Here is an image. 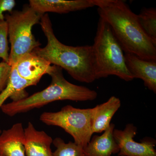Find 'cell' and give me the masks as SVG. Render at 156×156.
<instances>
[{
	"label": "cell",
	"mask_w": 156,
	"mask_h": 156,
	"mask_svg": "<svg viewBox=\"0 0 156 156\" xmlns=\"http://www.w3.org/2000/svg\"><path fill=\"white\" fill-rule=\"evenodd\" d=\"M99 17L106 21L125 53L156 60V46L144 33L137 15L122 0H93Z\"/></svg>",
	"instance_id": "obj_1"
},
{
	"label": "cell",
	"mask_w": 156,
	"mask_h": 156,
	"mask_svg": "<svg viewBox=\"0 0 156 156\" xmlns=\"http://www.w3.org/2000/svg\"><path fill=\"white\" fill-rule=\"evenodd\" d=\"M40 24L48 42L44 48H36L33 53L44 58L51 65L65 70L76 80L87 83L95 81L92 46L73 47L59 41L54 34L47 13L42 15Z\"/></svg>",
	"instance_id": "obj_2"
},
{
	"label": "cell",
	"mask_w": 156,
	"mask_h": 156,
	"mask_svg": "<svg viewBox=\"0 0 156 156\" xmlns=\"http://www.w3.org/2000/svg\"><path fill=\"white\" fill-rule=\"evenodd\" d=\"M62 70L58 66L51 65L48 73L51 82L47 88L21 100L4 104L1 110L5 114L13 117L57 101H85L97 98V93L95 90L67 81Z\"/></svg>",
	"instance_id": "obj_3"
},
{
	"label": "cell",
	"mask_w": 156,
	"mask_h": 156,
	"mask_svg": "<svg viewBox=\"0 0 156 156\" xmlns=\"http://www.w3.org/2000/svg\"><path fill=\"white\" fill-rule=\"evenodd\" d=\"M92 50L95 80L110 76L126 82L134 80L126 66L121 45L108 23L100 17Z\"/></svg>",
	"instance_id": "obj_4"
},
{
	"label": "cell",
	"mask_w": 156,
	"mask_h": 156,
	"mask_svg": "<svg viewBox=\"0 0 156 156\" xmlns=\"http://www.w3.org/2000/svg\"><path fill=\"white\" fill-rule=\"evenodd\" d=\"M43 15L26 5L21 11H13L5 16L11 44L8 62L10 66H14L22 56L41 46L33 34L32 28L40 23Z\"/></svg>",
	"instance_id": "obj_5"
},
{
	"label": "cell",
	"mask_w": 156,
	"mask_h": 156,
	"mask_svg": "<svg viewBox=\"0 0 156 156\" xmlns=\"http://www.w3.org/2000/svg\"><path fill=\"white\" fill-rule=\"evenodd\" d=\"M92 115V108H76L67 105L58 112L42 113L40 120L45 125L62 128L72 136L74 142L85 148L93 134Z\"/></svg>",
	"instance_id": "obj_6"
},
{
	"label": "cell",
	"mask_w": 156,
	"mask_h": 156,
	"mask_svg": "<svg viewBox=\"0 0 156 156\" xmlns=\"http://www.w3.org/2000/svg\"><path fill=\"white\" fill-rule=\"evenodd\" d=\"M137 128L133 124H127L124 130H114V137L119 147V156H156V141L147 137L141 142H136L134 137Z\"/></svg>",
	"instance_id": "obj_7"
},
{
	"label": "cell",
	"mask_w": 156,
	"mask_h": 156,
	"mask_svg": "<svg viewBox=\"0 0 156 156\" xmlns=\"http://www.w3.org/2000/svg\"><path fill=\"white\" fill-rule=\"evenodd\" d=\"M126 66L133 79H139L150 90L156 93V61L147 60L125 53Z\"/></svg>",
	"instance_id": "obj_8"
},
{
	"label": "cell",
	"mask_w": 156,
	"mask_h": 156,
	"mask_svg": "<svg viewBox=\"0 0 156 156\" xmlns=\"http://www.w3.org/2000/svg\"><path fill=\"white\" fill-rule=\"evenodd\" d=\"M32 9L40 14H66L94 7L93 0H30Z\"/></svg>",
	"instance_id": "obj_9"
},
{
	"label": "cell",
	"mask_w": 156,
	"mask_h": 156,
	"mask_svg": "<svg viewBox=\"0 0 156 156\" xmlns=\"http://www.w3.org/2000/svg\"><path fill=\"white\" fill-rule=\"evenodd\" d=\"M53 140L45 131L37 130L29 122L24 128L26 156H53L51 146Z\"/></svg>",
	"instance_id": "obj_10"
},
{
	"label": "cell",
	"mask_w": 156,
	"mask_h": 156,
	"mask_svg": "<svg viewBox=\"0 0 156 156\" xmlns=\"http://www.w3.org/2000/svg\"><path fill=\"white\" fill-rule=\"evenodd\" d=\"M51 65L34 53L22 56L14 66L21 77L37 84L42 76L48 74Z\"/></svg>",
	"instance_id": "obj_11"
},
{
	"label": "cell",
	"mask_w": 156,
	"mask_h": 156,
	"mask_svg": "<svg viewBox=\"0 0 156 156\" xmlns=\"http://www.w3.org/2000/svg\"><path fill=\"white\" fill-rule=\"evenodd\" d=\"M24 140L22 123L14 124L0 133V151L5 156H26Z\"/></svg>",
	"instance_id": "obj_12"
},
{
	"label": "cell",
	"mask_w": 156,
	"mask_h": 156,
	"mask_svg": "<svg viewBox=\"0 0 156 156\" xmlns=\"http://www.w3.org/2000/svg\"><path fill=\"white\" fill-rule=\"evenodd\" d=\"M115 127L114 124L111 123L103 134L92 136L84 148L85 153L88 156H112L119 153V147L113 135Z\"/></svg>",
	"instance_id": "obj_13"
},
{
	"label": "cell",
	"mask_w": 156,
	"mask_h": 156,
	"mask_svg": "<svg viewBox=\"0 0 156 156\" xmlns=\"http://www.w3.org/2000/svg\"><path fill=\"white\" fill-rule=\"evenodd\" d=\"M121 105V101L119 98L112 96L106 102L98 105L92 108L93 134L101 133L108 128L112 119Z\"/></svg>",
	"instance_id": "obj_14"
},
{
	"label": "cell",
	"mask_w": 156,
	"mask_h": 156,
	"mask_svg": "<svg viewBox=\"0 0 156 156\" xmlns=\"http://www.w3.org/2000/svg\"><path fill=\"white\" fill-rule=\"evenodd\" d=\"M37 84L21 77L17 73L15 66H11V70L8 84L0 94V109L8 98L16 101L28 96L25 89Z\"/></svg>",
	"instance_id": "obj_15"
},
{
	"label": "cell",
	"mask_w": 156,
	"mask_h": 156,
	"mask_svg": "<svg viewBox=\"0 0 156 156\" xmlns=\"http://www.w3.org/2000/svg\"><path fill=\"white\" fill-rule=\"evenodd\" d=\"M137 17L143 30L156 46V9L144 8L137 15Z\"/></svg>",
	"instance_id": "obj_16"
},
{
	"label": "cell",
	"mask_w": 156,
	"mask_h": 156,
	"mask_svg": "<svg viewBox=\"0 0 156 156\" xmlns=\"http://www.w3.org/2000/svg\"><path fill=\"white\" fill-rule=\"evenodd\" d=\"M53 144L56 148L53 156H88L84 148L75 143L69 141L66 143L60 137H56L53 140Z\"/></svg>",
	"instance_id": "obj_17"
},
{
	"label": "cell",
	"mask_w": 156,
	"mask_h": 156,
	"mask_svg": "<svg viewBox=\"0 0 156 156\" xmlns=\"http://www.w3.org/2000/svg\"><path fill=\"white\" fill-rule=\"evenodd\" d=\"M9 51L8 24L5 19L0 20V58L8 63Z\"/></svg>",
	"instance_id": "obj_18"
},
{
	"label": "cell",
	"mask_w": 156,
	"mask_h": 156,
	"mask_svg": "<svg viewBox=\"0 0 156 156\" xmlns=\"http://www.w3.org/2000/svg\"><path fill=\"white\" fill-rule=\"evenodd\" d=\"M11 66L5 62H0V94L8 84L11 73Z\"/></svg>",
	"instance_id": "obj_19"
},
{
	"label": "cell",
	"mask_w": 156,
	"mask_h": 156,
	"mask_svg": "<svg viewBox=\"0 0 156 156\" xmlns=\"http://www.w3.org/2000/svg\"><path fill=\"white\" fill-rule=\"evenodd\" d=\"M16 5L14 0H0V20H5L3 13L6 11L11 13Z\"/></svg>",
	"instance_id": "obj_20"
},
{
	"label": "cell",
	"mask_w": 156,
	"mask_h": 156,
	"mask_svg": "<svg viewBox=\"0 0 156 156\" xmlns=\"http://www.w3.org/2000/svg\"><path fill=\"white\" fill-rule=\"evenodd\" d=\"M0 156H5L0 151Z\"/></svg>",
	"instance_id": "obj_21"
},
{
	"label": "cell",
	"mask_w": 156,
	"mask_h": 156,
	"mask_svg": "<svg viewBox=\"0 0 156 156\" xmlns=\"http://www.w3.org/2000/svg\"><path fill=\"white\" fill-rule=\"evenodd\" d=\"M1 132H2V131H1V130H0V133H1Z\"/></svg>",
	"instance_id": "obj_22"
}]
</instances>
